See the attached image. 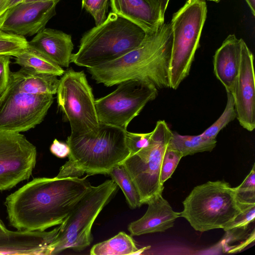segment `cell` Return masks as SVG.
I'll return each instance as SVG.
<instances>
[{
  "label": "cell",
  "mask_w": 255,
  "mask_h": 255,
  "mask_svg": "<svg viewBox=\"0 0 255 255\" xmlns=\"http://www.w3.org/2000/svg\"><path fill=\"white\" fill-rule=\"evenodd\" d=\"M92 186L86 177L34 178L6 198L9 225L27 231L60 225Z\"/></svg>",
  "instance_id": "obj_1"
},
{
  "label": "cell",
  "mask_w": 255,
  "mask_h": 255,
  "mask_svg": "<svg viewBox=\"0 0 255 255\" xmlns=\"http://www.w3.org/2000/svg\"><path fill=\"white\" fill-rule=\"evenodd\" d=\"M172 37L171 23H164L136 48L115 60L88 68V71L97 83L106 87L138 80L152 84L158 90L170 88Z\"/></svg>",
  "instance_id": "obj_2"
},
{
  "label": "cell",
  "mask_w": 255,
  "mask_h": 255,
  "mask_svg": "<svg viewBox=\"0 0 255 255\" xmlns=\"http://www.w3.org/2000/svg\"><path fill=\"white\" fill-rule=\"evenodd\" d=\"M127 130L100 122L95 129L85 134L70 135L68 160L60 169L58 178H79L108 174L129 155L126 141Z\"/></svg>",
  "instance_id": "obj_3"
},
{
  "label": "cell",
  "mask_w": 255,
  "mask_h": 255,
  "mask_svg": "<svg viewBox=\"0 0 255 255\" xmlns=\"http://www.w3.org/2000/svg\"><path fill=\"white\" fill-rule=\"evenodd\" d=\"M147 35L135 23L111 12L83 35L71 62L90 68L115 60L139 46Z\"/></svg>",
  "instance_id": "obj_4"
},
{
  "label": "cell",
  "mask_w": 255,
  "mask_h": 255,
  "mask_svg": "<svg viewBox=\"0 0 255 255\" xmlns=\"http://www.w3.org/2000/svg\"><path fill=\"white\" fill-rule=\"evenodd\" d=\"M237 196L236 187L224 180L195 186L183 202L180 217L196 231L203 232L227 227L248 206Z\"/></svg>",
  "instance_id": "obj_5"
},
{
  "label": "cell",
  "mask_w": 255,
  "mask_h": 255,
  "mask_svg": "<svg viewBox=\"0 0 255 255\" xmlns=\"http://www.w3.org/2000/svg\"><path fill=\"white\" fill-rule=\"evenodd\" d=\"M117 190L118 185L112 179L92 186L59 225L57 236L49 246V255L68 249L80 252L90 246L93 241L91 229L94 222Z\"/></svg>",
  "instance_id": "obj_6"
},
{
  "label": "cell",
  "mask_w": 255,
  "mask_h": 255,
  "mask_svg": "<svg viewBox=\"0 0 255 255\" xmlns=\"http://www.w3.org/2000/svg\"><path fill=\"white\" fill-rule=\"evenodd\" d=\"M204 0H187L172 16V43L169 64L170 88L176 90L189 75L207 17Z\"/></svg>",
  "instance_id": "obj_7"
},
{
  "label": "cell",
  "mask_w": 255,
  "mask_h": 255,
  "mask_svg": "<svg viewBox=\"0 0 255 255\" xmlns=\"http://www.w3.org/2000/svg\"><path fill=\"white\" fill-rule=\"evenodd\" d=\"M172 134L165 121H157L151 131L148 144L136 153L129 155L122 163L135 184L142 204L153 196L162 193L161 163Z\"/></svg>",
  "instance_id": "obj_8"
},
{
  "label": "cell",
  "mask_w": 255,
  "mask_h": 255,
  "mask_svg": "<svg viewBox=\"0 0 255 255\" xmlns=\"http://www.w3.org/2000/svg\"><path fill=\"white\" fill-rule=\"evenodd\" d=\"M56 94L58 106L70 124V135L85 134L98 127L95 100L84 71H65Z\"/></svg>",
  "instance_id": "obj_9"
},
{
  "label": "cell",
  "mask_w": 255,
  "mask_h": 255,
  "mask_svg": "<svg viewBox=\"0 0 255 255\" xmlns=\"http://www.w3.org/2000/svg\"><path fill=\"white\" fill-rule=\"evenodd\" d=\"M158 90L148 82L138 80L123 81L113 92L95 100L99 121L127 130L131 120L148 102L156 98Z\"/></svg>",
  "instance_id": "obj_10"
},
{
  "label": "cell",
  "mask_w": 255,
  "mask_h": 255,
  "mask_svg": "<svg viewBox=\"0 0 255 255\" xmlns=\"http://www.w3.org/2000/svg\"><path fill=\"white\" fill-rule=\"evenodd\" d=\"M52 95L20 92L10 85L0 97V130L20 132L40 124L53 102Z\"/></svg>",
  "instance_id": "obj_11"
},
{
  "label": "cell",
  "mask_w": 255,
  "mask_h": 255,
  "mask_svg": "<svg viewBox=\"0 0 255 255\" xmlns=\"http://www.w3.org/2000/svg\"><path fill=\"white\" fill-rule=\"evenodd\" d=\"M36 156V147L23 134L0 130V191L28 179Z\"/></svg>",
  "instance_id": "obj_12"
},
{
  "label": "cell",
  "mask_w": 255,
  "mask_h": 255,
  "mask_svg": "<svg viewBox=\"0 0 255 255\" xmlns=\"http://www.w3.org/2000/svg\"><path fill=\"white\" fill-rule=\"evenodd\" d=\"M58 2H21L8 8L0 17V30L24 37L36 35L55 15Z\"/></svg>",
  "instance_id": "obj_13"
},
{
  "label": "cell",
  "mask_w": 255,
  "mask_h": 255,
  "mask_svg": "<svg viewBox=\"0 0 255 255\" xmlns=\"http://www.w3.org/2000/svg\"><path fill=\"white\" fill-rule=\"evenodd\" d=\"M254 55L242 39L240 70L233 93L237 118L249 131L255 128V76Z\"/></svg>",
  "instance_id": "obj_14"
},
{
  "label": "cell",
  "mask_w": 255,
  "mask_h": 255,
  "mask_svg": "<svg viewBox=\"0 0 255 255\" xmlns=\"http://www.w3.org/2000/svg\"><path fill=\"white\" fill-rule=\"evenodd\" d=\"M59 226L50 231L0 232V255H49Z\"/></svg>",
  "instance_id": "obj_15"
},
{
  "label": "cell",
  "mask_w": 255,
  "mask_h": 255,
  "mask_svg": "<svg viewBox=\"0 0 255 255\" xmlns=\"http://www.w3.org/2000/svg\"><path fill=\"white\" fill-rule=\"evenodd\" d=\"M112 12L135 23L150 35L164 23L158 0H110Z\"/></svg>",
  "instance_id": "obj_16"
},
{
  "label": "cell",
  "mask_w": 255,
  "mask_h": 255,
  "mask_svg": "<svg viewBox=\"0 0 255 255\" xmlns=\"http://www.w3.org/2000/svg\"><path fill=\"white\" fill-rule=\"evenodd\" d=\"M148 208L140 219L130 223L128 230L132 236L164 232L174 226L180 212L174 211L162 194L152 197L146 202Z\"/></svg>",
  "instance_id": "obj_17"
},
{
  "label": "cell",
  "mask_w": 255,
  "mask_h": 255,
  "mask_svg": "<svg viewBox=\"0 0 255 255\" xmlns=\"http://www.w3.org/2000/svg\"><path fill=\"white\" fill-rule=\"evenodd\" d=\"M242 38L230 34L213 57L214 72L227 92L233 93L239 74L241 57Z\"/></svg>",
  "instance_id": "obj_18"
},
{
  "label": "cell",
  "mask_w": 255,
  "mask_h": 255,
  "mask_svg": "<svg viewBox=\"0 0 255 255\" xmlns=\"http://www.w3.org/2000/svg\"><path fill=\"white\" fill-rule=\"evenodd\" d=\"M28 44L60 67H69L74 48L70 35L60 30L45 28L28 41Z\"/></svg>",
  "instance_id": "obj_19"
},
{
  "label": "cell",
  "mask_w": 255,
  "mask_h": 255,
  "mask_svg": "<svg viewBox=\"0 0 255 255\" xmlns=\"http://www.w3.org/2000/svg\"><path fill=\"white\" fill-rule=\"evenodd\" d=\"M57 77L21 67L18 71L10 72L8 84L26 93L53 95L57 93L59 83Z\"/></svg>",
  "instance_id": "obj_20"
},
{
  "label": "cell",
  "mask_w": 255,
  "mask_h": 255,
  "mask_svg": "<svg viewBox=\"0 0 255 255\" xmlns=\"http://www.w3.org/2000/svg\"><path fill=\"white\" fill-rule=\"evenodd\" d=\"M14 59L15 64L39 73L61 76L65 72L62 67L28 44L24 50L14 56Z\"/></svg>",
  "instance_id": "obj_21"
},
{
  "label": "cell",
  "mask_w": 255,
  "mask_h": 255,
  "mask_svg": "<svg viewBox=\"0 0 255 255\" xmlns=\"http://www.w3.org/2000/svg\"><path fill=\"white\" fill-rule=\"evenodd\" d=\"M150 248L138 249L132 237L124 232H120L114 237L93 246L91 255H139Z\"/></svg>",
  "instance_id": "obj_22"
},
{
  "label": "cell",
  "mask_w": 255,
  "mask_h": 255,
  "mask_svg": "<svg viewBox=\"0 0 255 255\" xmlns=\"http://www.w3.org/2000/svg\"><path fill=\"white\" fill-rule=\"evenodd\" d=\"M216 139H209L197 135H183L172 132L169 144L180 151L183 157L198 152L211 151L216 146Z\"/></svg>",
  "instance_id": "obj_23"
},
{
  "label": "cell",
  "mask_w": 255,
  "mask_h": 255,
  "mask_svg": "<svg viewBox=\"0 0 255 255\" xmlns=\"http://www.w3.org/2000/svg\"><path fill=\"white\" fill-rule=\"evenodd\" d=\"M108 175L122 189L130 208H139L142 205L140 195L135 184L122 164L113 168Z\"/></svg>",
  "instance_id": "obj_24"
},
{
  "label": "cell",
  "mask_w": 255,
  "mask_h": 255,
  "mask_svg": "<svg viewBox=\"0 0 255 255\" xmlns=\"http://www.w3.org/2000/svg\"><path fill=\"white\" fill-rule=\"evenodd\" d=\"M227 101L225 110L215 122L200 134L209 139H216L219 132L237 118L234 98L230 92H227Z\"/></svg>",
  "instance_id": "obj_25"
},
{
  "label": "cell",
  "mask_w": 255,
  "mask_h": 255,
  "mask_svg": "<svg viewBox=\"0 0 255 255\" xmlns=\"http://www.w3.org/2000/svg\"><path fill=\"white\" fill-rule=\"evenodd\" d=\"M25 37L0 30V54L14 57L28 45Z\"/></svg>",
  "instance_id": "obj_26"
},
{
  "label": "cell",
  "mask_w": 255,
  "mask_h": 255,
  "mask_svg": "<svg viewBox=\"0 0 255 255\" xmlns=\"http://www.w3.org/2000/svg\"><path fill=\"white\" fill-rule=\"evenodd\" d=\"M183 157L182 153L172 146L169 142L161 163L160 182L162 184L171 177Z\"/></svg>",
  "instance_id": "obj_27"
},
{
  "label": "cell",
  "mask_w": 255,
  "mask_h": 255,
  "mask_svg": "<svg viewBox=\"0 0 255 255\" xmlns=\"http://www.w3.org/2000/svg\"><path fill=\"white\" fill-rule=\"evenodd\" d=\"M255 164L250 173L243 182L236 187L237 196L244 203H255Z\"/></svg>",
  "instance_id": "obj_28"
},
{
  "label": "cell",
  "mask_w": 255,
  "mask_h": 255,
  "mask_svg": "<svg viewBox=\"0 0 255 255\" xmlns=\"http://www.w3.org/2000/svg\"><path fill=\"white\" fill-rule=\"evenodd\" d=\"M108 3L109 0H82V7L92 16L98 25L107 17Z\"/></svg>",
  "instance_id": "obj_29"
},
{
  "label": "cell",
  "mask_w": 255,
  "mask_h": 255,
  "mask_svg": "<svg viewBox=\"0 0 255 255\" xmlns=\"http://www.w3.org/2000/svg\"><path fill=\"white\" fill-rule=\"evenodd\" d=\"M255 218V204L247 207L225 229V231L230 230L246 231L249 225L254 222Z\"/></svg>",
  "instance_id": "obj_30"
},
{
  "label": "cell",
  "mask_w": 255,
  "mask_h": 255,
  "mask_svg": "<svg viewBox=\"0 0 255 255\" xmlns=\"http://www.w3.org/2000/svg\"><path fill=\"white\" fill-rule=\"evenodd\" d=\"M151 131L148 133H126L127 146L130 154H133L146 146L149 142Z\"/></svg>",
  "instance_id": "obj_31"
},
{
  "label": "cell",
  "mask_w": 255,
  "mask_h": 255,
  "mask_svg": "<svg viewBox=\"0 0 255 255\" xmlns=\"http://www.w3.org/2000/svg\"><path fill=\"white\" fill-rule=\"evenodd\" d=\"M11 57L7 55L0 54V97L6 89L9 83Z\"/></svg>",
  "instance_id": "obj_32"
},
{
  "label": "cell",
  "mask_w": 255,
  "mask_h": 255,
  "mask_svg": "<svg viewBox=\"0 0 255 255\" xmlns=\"http://www.w3.org/2000/svg\"><path fill=\"white\" fill-rule=\"evenodd\" d=\"M51 152L59 158H65L70 153V148L67 143L54 139L50 147Z\"/></svg>",
  "instance_id": "obj_33"
},
{
  "label": "cell",
  "mask_w": 255,
  "mask_h": 255,
  "mask_svg": "<svg viewBox=\"0 0 255 255\" xmlns=\"http://www.w3.org/2000/svg\"><path fill=\"white\" fill-rule=\"evenodd\" d=\"M160 6V10H161V13L162 16L164 18V14L165 11L167 9L168 2L170 0H158Z\"/></svg>",
  "instance_id": "obj_34"
},
{
  "label": "cell",
  "mask_w": 255,
  "mask_h": 255,
  "mask_svg": "<svg viewBox=\"0 0 255 255\" xmlns=\"http://www.w3.org/2000/svg\"><path fill=\"white\" fill-rule=\"evenodd\" d=\"M9 0H0V17L8 8Z\"/></svg>",
  "instance_id": "obj_35"
},
{
  "label": "cell",
  "mask_w": 255,
  "mask_h": 255,
  "mask_svg": "<svg viewBox=\"0 0 255 255\" xmlns=\"http://www.w3.org/2000/svg\"><path fill=\"white\" fill-rule=\"evenodd\" d=\"M254 16H255V0H245Z\"/></svg>",
  "instance_id": "obj_36"
},
{
  "label": "cell",
  "mask_w": 255,
  "mask_h": 255,
  "mask_svg": "<svg viewBox=\"0 0 255 255\" xmlns=\"http://www.w3.org/2000/svg\"><path fill=\"white\" fill-rule=\"evenodd\" d=\"M24 0H9L8 8L22 2Z\"/></svg>",
  "instance_id": "obj_37"
},
{
  "label": "cell",
  "mask_w": 255,
  "mask_h": 255,
  "mask_svg": "<svg viewBox=\"0 0 255 255\" xmlns=\"http://www.w3.org/2000/svg\"><path fill=\"white\" fill-rule=\"evenodd\" d=\"M50 0H55V1H59L60 0H24L22 2L28 3V2H39V1H50Z\"/></svg>",
  "instance_id": "obj_38"
},
{
  "label": "cell",
  "mask_w": 255,
  "mask_h": 255,
  "mask_svg": "<svg viewBox=\"0 0 255 255\" xmlns=\"http://www.w3.org/2000/svg\"><path fill=\"white\" fill-rule=\"evenodd\" d=\"M7 230L5 225L0 219V232L6 231Z\"/></svg>",
  "instance_id": "obj_39"
},
{
  "label": "cell",
  "mask_w": 255,
  "mask_h": 255,
  "mask_svg": "<svg viewBox=\"0 0 255 255\" xmlns=\"http://www.w3.org/2000/svg\"><path fill=\"white\" fill-rule=\"evenodd\" d=\"M208 0L212 1L215 2H218L220 1V0Z\"/></svg>",
  "instance_id": "obj_40"
}]
</instances>
